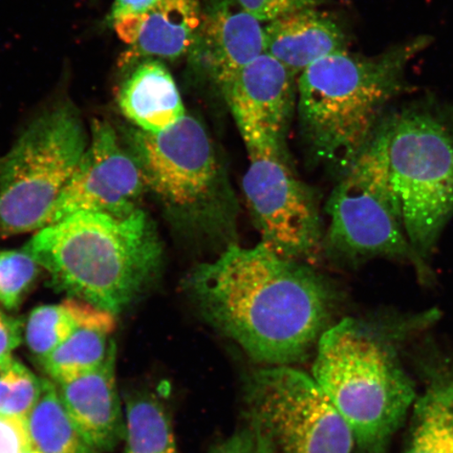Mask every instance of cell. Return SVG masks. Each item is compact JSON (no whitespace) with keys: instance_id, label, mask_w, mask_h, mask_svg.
<instances>
[{"instance_id":"cell-1","label":"cell","mask_w":453,"mask_h":453,"mask_svg":"<svg viewBox=\"0 0 453 453\" xmlns=\"http://www.w3.org/2000/svg\"><path fill=\"white\" fill-rule=\"evenodd\" d=\"M185 290L209 326L263 366L307 359L338 305L336 288L324 275L260 242L231 243L197 265Z\"/></svg>"},{"instance_id":"cell-2","label":"cell","mask_w":453,"mask_h":453,"mask_svg":"<svg viewBox=\"0 0 453 453\" xmlns=\"http://www.w3.org/2000/svg\"><path fill=\"white\" fill-rule=\"evenodd\" d=\"M22 250L48 272L55 290L116 317L150 285L164 254L154 220L141 208L73 214L38 230Z\"/></svg>"},{"instance_id":"cell-3","label":"cell","mask_w":453,"mask_h":453,"mask_svg":"<svg viewBox=\"0 0 453 453\" xmlns=\"http://www.w3.org/2000/svg\"><path fill=\"white\" fill-rule=\"evenodd\" d=\"M432 43L418 36L375 56L325 57L298 78L297 111L314 156L343 173L365 150L390 101L407 87L411 61Z\"/></svg>"},{"instance_id":"cell-4","label":"cell","mask_w":453,"mask_h":453,"mask_svg":"<svg viewBox=\"0 0 453 453\" xmlns=\"http://www.w3.org/2000/svg\"><path fill=\"white\" fill-rule=\"evenodd\" d=\"M418 317L395 324L347 317L328 326L316 345L310 375L367 453L383 449L417 399L395 339Z\"/></svg>"},{"instance_id":"cell-5","label":"cell","mask_w":453,"mask_h":453,"mask_svg":"<svg viewBox=\"0 0 453 453\" xmlns=\"http://www.w3.org/2000/svg\"><path fill=\"white\" fill-rule=\"evenodd\" d=\"M147 194L179 234L202 242L234 243L239 203L228 173L205 127L185 115L161 133H126Z\"/></svg>"},{"instance_id":"cell-6","label":"cell","mask_w":453,"mask_h":453,"mask_svg":"<svg viewBox=\"0 0 453 453\" xmlns=\"http://www.w3.org/2000/svg\"><path fill=\"white\" fill-rule=\"evenodd\" d=\"M378 127L407 236L427 260L453 215V109L417 102L384 115Z\"/></svg>"},{"instance_id":"cell-7","label":"cell","mask_w":453,"mask_h":453,"mask_svg":"<svg viewBox=\"0 0 453 453\" xmlns=\"http://www.w3.org/2000/svg\"><path fill=\"white\" fill-rule=\"evenodd\" d=\"M326 211L324 248L333 257L349 265L373 258L405 260L422 280L432 279L426 260L418 257L407 236L380 128L342 173Z\"/></svg>"},{"instance_id":"cell-8","label":"cell","mask_w":453,"mask_h":453,"mask_svg":"<svg viewBox=\"0 0 453 453\" xmlns=\"http://www.w3.org/2000/svg\"><path fill=\"white\" fill-rule=\"evenodd\" d=\"M75 106L65 101L28 124L0 157V235L38 231L88 146Z\"/></svg>"},{"instance_id":"cell-9","label":"cell","mask_w":453,"mask_h":453,"mask_svg":"<svg viewBox=\"0 0 453 453\" xmlns=\"http://www.w3.org/2000/svg\"><path fill=\"white\" fill-rule=\"evenodd\" d=\"M243 395L254 453H352V430L310 373L263 366L248 378Z\"/></svg>"},{"instance_id":"cell-10","label":"cell","mask_w":453,"mask_h":453,"mask_svg":"<svg viewBox=\"0 0 453 453\" xmlns=\"http://www.w3.org/2000/svg\"><path fill=\"white\" fill-rule=\"evenodd\" d=\"M248 169L242 189L260 242L288 259L313 264L324 249L319 205L287 157L285 143L243 140Z\"/></svg>"},{"instance_id":"cell-11","label":"cell","mask_w":453,"mask_h":453,"mask_svg":"<svg viewBox=\"0 0 453 453\" xmlns=\"http://www.w3.org/2000/svg\"><path fill=\"white\" fill-rule=\"evenodd\" d=\"M145 194L143 174L132 152L110 123L95 120L88 149L57 201L49 225L81 212L132 213Z\"/></svg>"},{"instance_id":"cell-12","label":"cell","mask_w":453,"mask_h":453,"mask_svg":"<svg viewBox=\"0 0 453 453\" xmlns=\"http://www.w3.org/2000/svg\"><path fill=\"white\" fill-rule=\"evenodd\" d=\"M294 76L267 53L259 56L222 88L242 138L285 143L293 111Z\"/></svg>"},{"instance_id":"cell-13","label":"cell","mask_w":453,"mask_h":453,"mask_svg":"<svg viewBox=\"0 0 453 453\" xmlns=\"http://www.w3.org/2000/svg\"><path fill=\"white\" fill-rule=\"evenodd\" d=\"M191 50L203 69L223 88L265 53V27L235 0H218L202 17Z\"/></svg>"},{"instance_id":"cell-14","label":"cell","mask_w":453,"mask_h":453,"mask_svg":"<svg viewBox=\"0 0 453 453\" xmlns=\"http://www.w3.org/2000/svg\"><path fill=\"white\" fill-rule=\"evenodd\" d=\"M117 348L98 368L82 376L54 383L65 409L95 449L109 453L126 437V415L118 393Z\"/></svg>"},{"instance_id":"cell-15","label":"cell","mask_w":453,"mask_h":453,"mask_svg":"<svg viewBox=\"0 0 453 453\" xmlns=\"http://www.w3.org/2000/svg\"><path fill=\"white\" fill-rule=\"evenodd\" d=\"M202 13L198 0H163L149 13L111 26L128 49L121 66L140 59H177L194 47Z\"/></svg>"},{"instance_id":"cell-16","label":"cell","mask_w":453,"mask_h":453,"mask_svg":"<svg viewBox=\"0 0 453 453\" xmlns=\"http://www.w3.org/2000/svg\"><path fill=\"white\" fill-rule=\"evenodd\" d=\"M265 36V53L294 77L326 56L348 50L342 27L315 8L294 11L269 22Z\"/></svg>"},{"instance_id":"cell-17","label":"cell","mask_w":453,"mask_h":453,"mask_svg":"<svg viewBox=\"0 0 453 453\" xmlns=\"http://www.w3.org/2000/svg\"><path fill=\"white\" fill-rule=\"evenodd\" d=\"M118 104L134 127L150 134L163 132L186 115L177 83L158 60L135 66L119 89Z\"/></svg>"},{"instance_id":"cell-18","label":"cell","mask_w":453,"mask_h":453,"mask_svg":"<svg viewBox=\"0 0 453 453\" xmlns=\"http://www.w3.org/2000/svg\"><path fill=\"white\" fill-rule=\"evenodd\" d=\"M411 411L405 453H453V377L430 383Z\"/></svg>"},{"instance_id":"cell-19","label":"cell","mask_w":453,"mask_h":453,"mask_svg":"<svg viewBox=\"0 0 453 453\" xmlns=\"http://www.w3.org/2000/svg\"><path fill=\"white\" fill-rule=\"evenodd\" d=\"M112 319H116V316L81 299L69 297L58 304L42 305L33 310L26 324L25 339L31 353L41 359L79 327Z\"/></svg>"},{"instance_id":"cell-20","label":"cell","mask_w":453,"mask_h":453,"mask_svg":"<svg viewBox=\"0 0 453 453\" xmlns=\"http://www.w3.org/2000/svg\"><path fill=\"white\" fill-rule=\"evenodd\" d=\"M115 328L116 319L79 327L52 352L38 359L50 380L64 382L98 368L115 345L111 339Z\"/></svg>"},{"instance_id":"cell-21","label":"cell","mask_w":453,"mask_h":453,"mask_svg":"<svg viewBox=\"0 0 453 453\" xmlns=\"http://www.w3.org/2000/svg\"><path fill=\"white\" fill-rule=\"evenodd\" d=\"M26 421L32 446L42 453H102L73 423L49 379Z\"/></svg>"},{"instance_id":"cell-22","label":"cell","mask_w":453,"mask_h":453,"mask_svg":"<svg viewBox=\"0 0 453 453\" xmlns=\"http://www.w3.org/2000/svg\"><path fill=\"white\" fill-rule=\"evenodd\" d=\"M124 453H179L165 406L150 394L129 395Z\"/></svg>"},{"instance_id":"cell-23","label":"cell","mask_w":453,"mask_h":453,"mask_svg":"<svg viewBox=\"0 0 453 453\" xmlns=\"http://www.w3.org/2000/svg\"><path fill=\"white\" fill-rule=\"evenodd\" d=\"M43 383L14 356L0 362V416L27 418L41 398Z\"/></svg>"},{"instance_id":"cell-24","label":"cell","mask_w":453,"mask_h":453,"mask_svg":"<svg viewBox=\"0 0 453 453\" xmlns=\"http://www.w3.org/2000/svg\"><path fill=\"white\" fill-rule=\"evenodd\" d=\"M41 265L26 251H0V304L7 311L19 307L36 280Z\"/></svg>"},{"instance_id":"cell-25","label":"cell","mask_w":453,"mask_h":453,"mask_svg":"<svg viewBox=\"0 0 453 453\" xmlns=\"http://www.w3.org/2000/svg\"><path fill=\"white\" fill-rule=\"evenodd\" d=\"M247 13L260 22L279 19L294 11L315 8L319 0H235Z\"/></svg>"},{"instance_id":"cell-26","label":"cell","mask_w":453,"mask_h":453,"mask_svg":"<svg viewBox=\"0 0 453 453\" xmlns=\"http://www.w3.org/2000/svg\"><path fill=\"white\" fill-rule=\"evenodd\" d=\"M32 447L26 418L0 416V453H25Z\"/></svg>"},{"instance_id":"cell-27","label":"cell","mask_w":453,"mask_h":453,"mask_svg":"<svg viewBox=\"0 0 453 453\" xmlns=\"http://www.w3.org/2000/svg\"><path fill=\"white\" fill-rule=\"evenodd\" d=\"M24 336L25 330L21 320L10 316L0 307V362L12 358Z\"/></svg>"},{"instance_id":"cell-28","label":"cell","mask_w":453,"mask_h":453,"mask_svg":"<svg viewBox=\"0 0 453 453\" xmlns=\"http://www.w3.org/2000/svg\"><path fill=\"white\" fill-rule=\"evenodd\" d=\"M163 0H115L109 16L111 24L133 17H140L156 8Z\"/></svg>"},{"instance_id":"cell-29","label":"cell","mask_w":453,"mask_h":453,"mask_svg":"<svg viewBox=\"0 0 453 453\" xmlns=\"http://www.w3.org/2000/svg\"><path fill=\"white\" fill-rule=\"evenodd\" d=\"M209 453H254L250 438L245 427L236 430L234 434L215 446Z\"/></svg>"},{"instance_id":"cell-30","label":"cell","mask_w":453,"mask_h":453,"mask_svg":"<svg viewBox=\"0 0 453 453\" xmlns=\"http://www.w3.org/2000/svg\"><path fill=\"white\" fill-rule=\"evenodd\" d=\"M25 453H42L41 451H38L37 449H34V447H32L31 449H28L27 452Z\"/></svg>"}]
</instances>
